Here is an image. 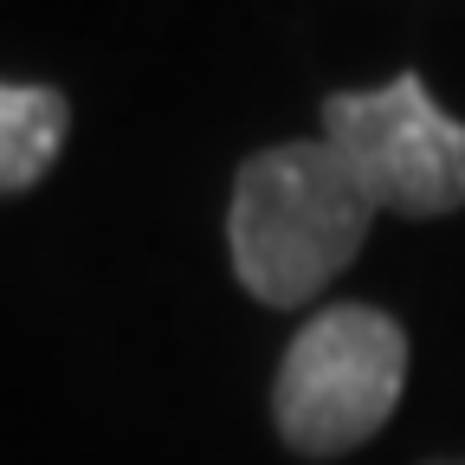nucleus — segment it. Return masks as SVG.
Segmentation results:
<instances>
[{
	"label": "nucleus",
	"mask_w": 465,
	"mask_h": 465,
	"mask_svg": "<svg viewBox=\"0 0 465 465\" xmlns=\"http://www.w3.org/2000/svg\"><path fill=\"white\" fill-rule=\"evenodd\" d=\"M375 201L323 136L259 149L232 182V272L259 304H304L362 252Z\"/></svg>",
	"instance_id": "nucleus-1"
},
{
	"label": "nucleus",
	"mask_w": 465,
	"mask_h": 465,
	"mask_svg": "<svg viewBox=\"0 0 465 465\" xmlns=\"http://www.w3.org/2000/svg\"><path fill=\"white\" fill-rule=\"evenodd\" d=\"M407 388V336L375 304H330L291 336L272 414L291 452L330 459L381 433Z\"/></svg>",
	"instance_id": "nucleus-2"
},
{
	"label": "nucleus",
	"mask_w": 465,
	"mask_h": 465,
	"mask_svg": "<svg viewBox=\"0 0 465 465\" xmlns=\"http://www.w3.org/2000/svg\"><path fill=\"white\" fill-rule=\"evenodd\" d=\"M323 143L375 207L414 220L465 207V124L427 97L414 72L388 78L381 91L323 97Z\"/></svg>",
	"instance_id": "nucleus-3"
},
{
	"label": "nucleus",
	"mask_w": 465,
	"mask_h": 465,
	"mask_svg": "<svg viewBox=\"0 0 465 465\" xmlns=\"http://www.w3.org/2000/svg\"><path fill=\"white\" fill-rule=\"evenodd\" d=\"M72 110L45 84H0V194L33 188L39 174L58 162Z\"/></svg>",
	"instance_id": "nucleus-4"
},
{
	"label": "nucleus",
	"mask_w": 465,
	"mask_h": 465,
	"mask_svg": "<svg viewBox=\"0 0 465 465\" xmlns=\"http://www.w3.org/2000/svg\"><path fill=\"white\" fill-rule=\"evenodd\" d=\"M433 465H465V459H433Z\"/></svg>",
	"instance_id": "nucleus-5"
}]
</instances>
